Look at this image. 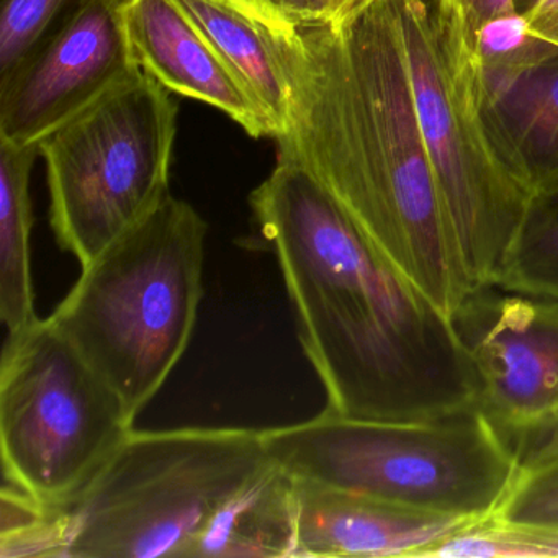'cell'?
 Masks as SVG:
<instances>
[{
    "mask_svg": "<svg viewBox=\"0 0 558 558\" xmlns=\"http://www.w3.org/2000/svg\"><path fill=\"white\" fill-rule=\"evenodd\" d=\"M125 0H83L17 68L0 77V142L40 146L140 68Z\"/></svg>",
    "mask_w": 558,
    "mask_h": 558,
    "instance_id": "10",
    "label": "cell"
},
{
    "mask_svg": "<svg viewBox=\"0 0 558 558\" xmlns=\"http://www.w3.org/2000/svg\"><path fill=\"white\" fill-rule=\"evenodd\" d=\"M421 133L473 287L496 286L532 197L512 168L472 66L444 38L429 0H391Z\"/></svg>",
    "mask_w": 558,
    "mask_h": 558,
    "instance_id": "6",
    "label": "cell"
},
{
    "mask_svg": "<svg viewBox=\"0 0 558 558\" xmlns=\"http://www.w3.org/2000/svg\"><path fill=\"white\" fill-rule=\"evenodd\" d=\"M495 287L558 299V192L532 201Z\"/></svg>",
    "mask_w": 558,
    "mask_h": 558,
    "instance_id": "17",
    "label": "cell"
},
{
    "mask_svg": "<svg viewBox=\"0 0 558 558\" xmlns=\"http://www.w3.org/2000/svg\"><path fill=\"white\" fill-rule=\"evenodd\" d=\"M123 14L140 70L171 93L220 110L253 138H274L259 107L172 0H125Z\"/></svg>",
    "mask_w": 558,
    "mask_h": 558,
    "instance_id": "12",
    "label": "cell"
},
{
    "mask_svg": "<svg viewBox=\"0 0 558 558\" xmlns=\"http://www.w3.org/2000/svg\"><path fill=\"white\" fill-rule=\"evenodd\" d=\"M558 57V47L535 37L524 15L512 14L489 22L478 37L475 73L488 100Z\"/></svg>",
    "mask_w": 558,
    "mask_h": 558,
    "instance_id": "18",
    "label": "cell"
},
{
    "mask_svg": "<svg viewBox=\"0 0 558 558\" xmlns=\"http://www.w3.org/2000/svg\"><path fill=\"white\" fill-rule=\"evenodd\" d=\"M450 322L478 375V410L519 453L557 434L558 299L482 287Z\"/></svg>",
    "mask_w": 558,
    "mask_h": 558,
    "instance_id": "9",
    "label": "cell"
},
{
    "mask_svg": "<svg viewBox=\"0 0 558 558\" xmlns=\"http://www.w3.org/2000/svg\"><path fill=\"white\" fill-rule=\"evenodd\" d=\"M295 476L272 460L218 512L192 558H295Z\"/></svg>",
    "mask_w": 558,
    "mask_h": 558,
    "instance_id": "14",
    "label": "cell"
},
{
    "mask_svg": "<svg viewBox=\"0 0 558 558\" xmlns=\"http://www.w3.org/2000/svg\"><path fill=\"white\" fill-rule=\"evenodd\" d=\"M525 0H429L444 38L460 63L475 70L483 28L496 19L521 14Z\"/></svg>",
    "mask_w": 558,
    "mask_h": 558,
    "instance_id": "21",
    "label": "cell"
},
{
    "mask_svg": "<svg viewBox=\"0 0 558 558\" xmlns=\"http://www.w3.org/2000/svg\"><path fill=\"white\" fill-rule=\"evenodd\" d=\"M250 201L328 395L326 410L380 421L478 410V375L452 322L308 169L277 158Z\"/></svg>",
    "mask_w": 558,
    "mask_h": 558,
    "instance_id": "2",
    "label": "cell"
},
{
    "mask_svg": "<svg viewBox=\"0 0 558 558\" xmlns=\"http://www.w3.org/2000/svg\"><path fill=\"white\" fill-rule=\"evenodd\" d=\"M295 482V558H417L434 542L480 521L398 508L312 480Z\"/></svg>",
    "mask_w": 558,
    "mask_h": 558,
    "instance_id": "11",
    "label": "cell"
},
{
    "mask_svg": "<svg viewBox=\"0 0 558 558\" xmlns=\"http://www.w3.org/2000/svg\"><path fill=\"white\" fill-rule=\"evenodd\" d=\"M276 24L305 25L326 21L329 0H244Z\"/></svg>",
    "mask_w": 558,
    "mask_h": 558,
    "instance_id": "22",
    "label": "cell"
},
{
    "mask_svg": "<svg viewBox=\"0 0 558 558\" xmlns=\"http://www.w3.org/2000/svg\"><path fill=\"white\" fill-rule=\"evenodd\" d=\"M521 14L535 37L558 47V0H525Z\"/></svg>",
    "mask_w": 558,
    "mask_h": 558,
    "instance_id": "23",
    "label": "cell"
},
{
    "mask_svg": "<svg viewBox=\"0 0 558 558\" xmlns=\"http://www.w3.org/2000/svg\"><path fill=\"white\" fill-rule=\"evenodd\" d=\"M122 398L48 319L8 336L0 364L5 483L45 506L80 498L133 433Z\"/></svg>",
    "mask_w": 558,
    "mask_h": 558,
    "instance_id": "8",
    "label": "cell"
},
{
    "mask_svg": "<svg viewBox=\"0 0 558 558\" xmlns=\"http://www.w3.org/2000/svg\"><path fill=\"white\" fill-rule=\"evenodd\" d=\"M375 2V0H329L328 15L325 22H341Z\"/></svg>",
    "mask_w": 558,
    "mask_h": 558,
    "instance_id": "25",
    "label": "cell"
},
{
    "mask_svg": "<svg viewBox=\"0 0 558 558\" xmlns=\"http://www.w3.org/2000/svg\"><path fill=\"white\" fill-rule=\"evenodd\" d=\"M204 35L280 138L289 123L290 87L277 24L244 0H172Z\"/></svg>",
    "mask_w": 558,
    "mask_h": 558,
    "instance_id": "13",
    "label": "cell"
},
{
    "mask_svg": "<svg viewBox=\"0 0 558 558\" xmlns=\"http://www.w3.org/2000/svg\"><path fill=\"white\" fill-rule=\"evenodd\" d=\"M83 0H2L0 77L15 70Z\"/></svg>",
    "mask_w": 558,
    "mask_h": 558,
    "instance_id": "20",
    "label": "cell"
},
{
    "mask_svg": "<svg viewBox=\"0 0 558 558\" xmlns=\"http://www.w3.org/2000/svg\"><path fill=\"white\" fill-rule=\"evenodd\" d=\"M178 112L171 90L140 71L40 143L51 227L81 266L171 195Z\"/></svg>",
    "mask_w": 558,
    "mask_h": 558,
    "instance_id": "7",
    "label": "cell"
},
{
    "mask_svg": "<svg viewBox=\"0 0 558 558\" xmlns=\"http://www.w3.org/2000/svg\"><path fill=\"white\" fill-rule=\"evenodd\" d=\"M274 462L295 478L452 518L488 519L521 453L480 410L429 421H380L325 410L263 430Z\"/></svg>",
    "mask_w": 558,
    "mask_h": 558,
    "instance_id": "4",
    "label": "cell"
},
{
    "mask_svg": "<svg viewBox=\"0 0 558 558\" xmlns=\"http://www.w3.org/2000/svg\"><path fill=\"white\" fill-rule=\"evenodd\" d=\"M502 148L532 197L558 192V57L488 100Z\"/></svg>",
    "mask_w": 558,
    "mask_h": 558,
    "instance_id": "15",
    "label": "cell"
},
{
    "mask_svg": "<svg viewBox=\"0 0 558 558\" xmlns=\"http://www.w3.org/2000/svg\"><path fill=\"white\" fill-rule=\"evenodd\" d=\"M272 463L263 430H133L63 511V558H192L218 512Z\"/></svg>",
    "mask_w": 558,
    "mask_h": 558,
    "instance_id": "5",
    "label": "cell"
},
{
    "mask_svg": "<svg viewBox=\"0 0 558 558\" xmlns=\"http://www.w3.org/2000/svg\"><path fill=\"white\" fill-rule=\"evenodd\" d=\"M40 146L0 142V318L8 336L37 322L32 280L31 172Z\"/></svg>",
    "mask_w": 558,
    "mask_h": 558,
    "instance_id": "16",
    "label": "cell"
},
{
    "mask_svg": "<svg viewBox=\"0 0 558 558\" xmlns=\"http://www.w3.org/2000/svg\"><path fill=\"white\" fill-rule=\"evenodd\" d=\"M290 87L277 158L308 169L447 318L475 290L421 133L391 0L277 25Z\"/></svg>",
    "mask_w": 558,
    "mask_h": 558,
    "instance_id": "1",
    "label": "cell"
},
{
    "mask_svg": "<svg viewBox=\"0 0 558 558\" xmlns=\"http://www.w3.org/2000/svg\"><path fill=\"white\" fill-rule=\"evenodd\" d=\"M208 225L168 195L83 266L50 322L122 398L133 421L184 355L204 295Z\"/></svg>",
    "mask_w": 558,
    "mask_h": 558,
    "instance_id": "3",
    "label": "cell"
},
{
    "mask_svg": "<svg viewBox=\"0 0 558 558\" xmlns=\"http://www.w3.org/2000/svg\"><path fill=\"white\" fill-rule=\"evenodd\" d=\"M493 519L558 531V433L522 453L511 489Z\"/></svg>",
    "mask_w": 558,
    "mask_h": 558,
    "instance_id": "19",
    "label": "cell"
},
{
    "mask_svg": "<svg viewBox=\"0 0 558 558\" xmlns=\"http://www.w3.org/2000/svg\"><path fill=\"white\" fill-rule=\"evenodd\" d=\"M519 531L534 557H558V531L532 527H519Z\"/></svg>",
    "mask_w": 558,
    "mask_h": 558,
    "instance_id": "24",
    "label": "cell"
}]
</instances>
